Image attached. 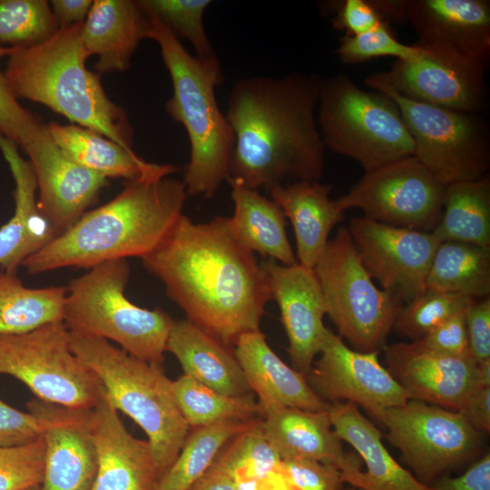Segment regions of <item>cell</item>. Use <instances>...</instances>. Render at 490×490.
<instances>
[{
    "label": "cell",
    "instance_id": "6da1fadb",
    "mask_svg": "<svg viewBox=\"0 0 490 490\" xmlns=\"http://www.w3.org/2000/svg\"><path fill=\"white\" fill-rule=\"evenodd\" d=\"M142 260L187 320L233 348L260 329L271 299L269 278L254 253L233 235L229 218L194 222L184 214Z\"/></svg>",
    "mask_w": 490,
    "mask_h": 490
},
{
    "label": "cell",
    "instance_id": "7a4b0ae2",
    "mask_svg": "<svg viewBox=\"0 0 490 490\" xmlns=\"http://www.w3.org/2000/svg\"><path fill=\"white\" fill-rule=\"evenodd\" d=\"M320 79L299 73L239 80L226 118L234 133L228 179L265 191L319 181L324 149L317 122Z\"/></svg>",
    "mask_w": 490,
    "mask_h": 490
},
{
    "label": "cell",
    "instance_id": "3957f363",
    "mask_svg": "<svg viewBox=\"0 0 490 490\" xmlns=\"http://www.w3.org/2000/svg\"><path fill=\"white\" fill-rule=\"evenodd\" d=\"M172 164L152 163L105 204L87 211L66 231L23 264L31 275L64 268L91 269L131 257L142 259L181 216L188 197Z\"/></svg>",
    "mask_w": 490,
    "mask_h": 490
},
{
    "label": "cell",
    "instance_id": "277c9868",
    "mask_svg": "<svg viewBox=\"0 0 490 490\" xmlns=\"http://www.w3.org/2000/svg\"><path fill=\"white\" fill-rule=\"evenodd\" d=\"M82 25L60 28L33 46L15 47L7 57L5 78L18 100L41 103L132 151L133 129L126 112L106 94L101 75L85 65L89 56Z\"/></svg>",
    "mask_w": 490,
    "mask_h": 490
},
{
    "label": "cell",
    "instance_id": "5b68a950",
    "mask_svg": "<svg viewBox=\"0 0 490 490\" xmlns=\"http://www.w3.org/2000/svg\"><path fill=\"white\" fill-rule=\"evenodd\" d=\"M147 15V39L159 45L172 83L166 112L184 127L190 142L182 180L187 195L212 197L228 178L235 142L215 94L223 76L220 61L216 54L208 59L192 55L165 24Z\"/></svg>",
    "mask_w": 490,
    "mask_h": 490
},
{
    "label": "cell",
    "instance_id": "8992f818",
    "mask_svg": "<svg viewBox=\"0 0 490 490\" xmlns=\"http://www.w3.org/2000/svg\"><path fill=\"white\" fill-rule=\"evenodd\" d=\"M69 332L74 354L93 372L114 408L146 434L162 476L191 430L176 402L172 380L162 366L135 358L106 339Z\"/></svg>",
    "mask_w": 490,
    "mask_h": 490
},
{
    "label": "cell",
    "instance_id": "52a82bcc",
    "mask_svg": "<svg viewBox=\"0 0 490 490\" xmlns=\"http://www.w3.org/2000/svg\"><path fill=\"white\" fill-rule=\"evenodd\" d=\"M88 270L66 287L63 322L69 331L113 341L130 355L162 366L174 319L161 309L141 308L127 299V260Z\"/></svg>",
    "mask_w": 490,
    "mask_h": 490
},
{
    "label": "cell",
    "instance_id": "ba28073f",
    "mask_svg": "<svg viewBox=\"0 0 490 490\" xmlns=\"http://www.w3.org/2000/svg\"><path fill=\"white\" fill-rule=\"evenodd\" d=\"M317 122L325 147L365 172L414 156L415 145L395 102L359 88L347 74L320 80Z\"/></svg>",
    "mask_w": 490,
    "mask_h": 490
},
{
    "label": "cell",
    "instance_id": "9c48e42d",
    "mask_svg": "<svg viewBox=\"0 0 490 490\" xmlns=\"http://www.w3.org/2000/svg\"><path fill=\"white\" fill-rule=\"evenodd\" d=\"M313 270L338 336L356 350L378 352L394 328L400 300L375 285L348 229L338 228Z\"/></svg>",
    "mask_w": 490,
    "mask_h": 490
},
{
    "label": "cell",
    "instance_id": "30bf717a",
    "mask_svg": "<svg viewBox=\"0 0 490 490\" xmlns=\"http://www.w3.org/2000/svg\"><path fill=\"white\" fill-rule=\"evenodd\" d=\"M398 107L414 141V157L445 185L478 180L489 169V139L477 113L458 112L407 98L366 80Z\"/></svg>",
    "mask_w": 490,
    "mask_h": 490
},
{
    "label": "cell",
    "instance_id": "8fae6325",
    "mask_svg": "<svg viewBox=\"0 0 490 490\" xmlns=\"http://www.w3.org/2000/svg\"><path fill=\"white\" fill-rule=\"evenodd\" d=\"M0 374L23 382L36 398L76 408H92L103 387L74 354L63 321L0 336Z\"/></svg>",
    "mask_w": 490,
    "mask_h": 490
},
{
    "label": "cell",
    "instance_id": "7c38bea8",
    "mask_svg": "<svg viewBox=\"0 0 490 490\" xmlns=\"http://www.w3.org/2000/svg\"><path fill=\"white\" fill-rule=\"evenodd\" d=\"M383 18L407 23L416 46L431 56L485 74L490 59V2L485 0H370Z\"/></svg>",
    "mask_w": 490,
    "mask_h": 490
},
{
    "label": "cell",
    "instance_id": "4fadbf2b",
    "mask_svg": "<svg viewBox=\"0 0 490 490\" xmlns=\"http://www.w3.org/2000/svg\"><path fill=\"white\" fill-rule=\"evenodd\" d=\"M373 416L387 427L388 440L415 476L428 486L481 448V432L458 411L409 399Z\"/></svg>",
    "mask_w": 490,
    "mask_h": 490
},
{
    "label": "cell",
    "instance_id": "5bb4252c",
    "mask_svg": "<svg viewBox=\"0 0 490 490\" xmlns=\"http://www.w3.org/2000/svg\"><path fill=\"white\" fill-rule=\"evenodd\" d=\"M446 187L409 156L365 172L336 201L344 211L359 209L384 224L432 231L442 214Z\"/></svg>",
    "mask_w": 490,
    "mask_h": 490
},
{
    "label": "cell",
    "instance_id": "9a60e30c",
    "mask_svg": "<svg viewBox=\"0 0 490 490\" xmlns=\"http://www.w3.org/2000/svg\"><path fill=\"white\" fill-rule=\"evenodd\" d=\"M348 231L372 279L400 301L426 291V279L439 241L431 231L353 218Z\"/></svg>",
    "mask_w": 490,
    "mask_h": 490
},
{
    "label": "cell",
    "instance_id": "2e32d148",
    "mask_svg": "<svg viewBox=\"0 0 490 490\" xmlns=\"http://www.w3.org/2000/svg\"><path fill=\"white\" fill-rule=\"evenodd\" d=\"M377 354L348 348L328 328L319 358L306 375L308 383L328 403L349 402L372 416L407 403L408 394L380 363Z\"/></svg>",
    "mask_w": 490,
    "mask_h": 490
},
{
    "label": "cell",
    "instance_id": "e0dca14e",
    "mask_svg": "<svg viewBox=\"0 0 490 490\" xmlns=\"http://www.w3.org/2000/svg\"><path fill=\"white\" fill-rule=\"evenodd\" d=\"M27 409L42 426L44 472L41 490H91L97 473L91 408L35 397L27 403Z\"/></svg>",
    "mask_w": 490,
    "mask_h": 490
},
{
    "label": "cell",
    "instance_id": "ac0fdd59",
    "mask_svg": "<svg viewBox=\"0 0 490 490\" xmlns=\"http://www.w3.org/2000/svg\"><path fill=\"white\" fill-rule=\"evenodd\" d=\"M387 369L410 399L460 411L480 387L477 363L473 358L440 353L417 340L385 348Z\"/></svg>",
    "mask_w": 490,
    "mask_h": 490
},
{
    "label": "cell",
    "instance_id": "d6986e66",
    "mask_svg": "<svg viewBox=\"0 0 490 490\" xmlns=\"http://www.w3.org/2000/svg\"><path fill=\"white\" fill-rule=\"evenodd\" d=\"M271 299L277 302L285 332L288 352L296 370L305 376L319 354L328 328L323 293L314 270L299 262L287 266L264 259Z\"/></svg>",
    "mask_w": 490,
    "mask_h": 490
},
{
    "label": "cell",
    "instance_id": "ffe728a7",
    "mask_svg": "<svg viewBox=\"0 0 490 490\" xmlns=\"http://www.w3.org/2000/svg\"><path fill=\"white\" fill-rule=\"evenodd\" d=\"M97 473L91 490H156L162 477L148 441L134 437L103 388L91 408Z\"/></svg>",
    "mask_w": 490,
    "mask_h": 490
},
{
    "label": "cell",
    "instance_id": "44dd1931",
    "mask_svg": "<svg viewBox=\"0 0 490 490\" xmlns=\"http://www.w3.org/2000/svg\"><path fill=\"white\" fill-rule=\"evenodd\" d=\"M485 75L426 54L416 61H397L388 71L366 80L384 84L421 103L458 112L479 113L486 103Z\"/></svg>",
    "mask_w": 490,
    "mask_h": 490
},
{
    "label": "cell",
    "instance_id": "7402d4cb",
    "mask_svg": "<svg viewBox=\"0 0 490 490\" xmlns=\"http://www.w3.org/2000/svg\"><path fill=\"white\" fill-rule=\"evenodd\" d=\"M263 434L280 459L302 458L338 467L346 484L360 470L359 461L343 450L328 411L268 406L261 408Z\"/></svg>",
    "mask_w": 490,
    "mask_h": 490
},
{
    "label": "cell",
    "instance_id": "603a6c76",
    "mask_svg": "<svg viewBox=\"0 0 490 490\" xmlns=\"http://www.w3.org/2000/svg\"><path fill=\"white\" fill-rule=\"evenodd\" d=\"M18 149L0 134V152L15 181V212L0 228V269L15 275L28 258L56 238L38 209L34 170Z\"/></svg>",
    "mask_w": 490,
    "mask_h": 490
},
{
    "label": "cell",
    "instance_id": "cb8c5ba5",
    "mask_svg": "<svg viewBox=\"0 0 490 490\" xmlns=\"http://www.w3.org/2000/svg\"><path fill=\"white\" fill-rule=\"evenodd\" d=\"M234 355L260 407L281 406L309 411H328L304 374L288 366L270 348L260 329L241 335Z\"/></svg>",
    "mask_w": 490,
    "mask_h": 490
},
{
    "label": "cell",
    "instance_id": "d4e9b609",
    "mask_svg": "<svg viewBox=\"0 0 490 490\" xmlns=\"http://www.w3.org/2000/svg\"><path fill=\"white\" fill-rule=\"evenodd\" d=\"M148 24L139 0H93L81 39L88 56H97L95 73L128 70L141 41L147 39Z\"/></svg>",
    "mask_w": 490,
    "mask_h": 490
},
{
    "label": "cell",
    "instance_id": "484cf974",
    "mask_svg": "<svg viewBox=\"0 0 490 490\" xmlns=\"http://www.w3.org/2000/svg\"><path fill=\"white\" fill-rule=\"evenodd\" d=\"M328 414L338 436L356 450L367 467L348 480L350 486L358 490H433L394 459L379 430L356 405L333 403Z\"/></svg>",
    "mask_w": 490,
    "mask_h": 490
},
{
    "label": "cell",
    "instance_id": "4316f807",
    "mask_svg": "<svg viewBox=\"0 0 490 490\" xmlns=\"http://www.w3.org/2000/svg\"><path fill=\"white\" fill-rule=\"evenodd\" d=\"M331 184L299 181L273 187L268 192L291 222L298 262L313 269L322 255L333 227L344 220Z\"/></svg>",
    "mask_w": 490,
    "mask_h": 490
},
{
    "label": "cell",
    "instance_id": "83f0119b",
    "mask_svg": "<svg viewBox=\"0 0 490 490\" xmlns=\"http://www.w3.org/2000/svg\"><path fill=\"white\" fill-rule=\"evenodd\" d=\"M166 351L199 383L230 397L253 396L233 348L189 320H174Z\"/></svg>",
    "mask_w": 490,
    "mask_h": 490
},
{
    "label": "cell",
    "instance_id": "f1b7e54d",
    "mask_svg": "<svg viewBox=\"0 0 490 490\" xmlns=\"http://www.w3.org/2000/svg\"><path fill=\"white\" fill-rule=\"evenodd\" d=\"M231 187L233 215L229 218L235 238L250 251L282 265H294L298 260L288 240L286 217L271 200L235 180Z\"/></svg>",
    "mask_w": 490,
    "mask_h": 490
},
{
    "label": "cell",
    "instance_id": "f546056e",
    "mask_svg": "<svg viewBox=\"0 0 490 490\" xmlns=\"http://www.w3.org/2000/svg\"><path fill=\"white\" fill-rule=\"evenodd\" d=\"M47 126L54 142L68 159L107 179L133 180L152 165L133 150H126L93 130L56 122Z\"/></svg>",
    "mask_w": 490,
    "mask_h": 490
},
{
    "label": "cell",
    "instance_id": "4dcf8cb0",
    "mask_svg": "<svg viewBox=\"0 0 490 490\" xmlns=\"http://www.w3.org/2000/svg\"><path fill=\"white\" fill-rule=\"evenodd\" d=\"M431 232L439 242L490 249L489 175L446 185L442 214Z\"/></svg>",
    "mask_w": 490,
    "mask_h": 490
},
{
    "label": "cell",
    "instance_id": "1f68e13d",
    "mask_svg": "<svg viewBox=\"0 0 490 490\" xmlns=\"http://www.w3.org/2000/svg\"><path fill=\"white\" fill-rule=\"evenodd\" d=\"M66 287L29 288L0 269V336L63 321Z\"/></svg>",
    "mask_w": 490,
    "mask_h": 490
},
{
    "label": "cell",
    "instance_id": "d6a6232c",
    "mask_svg": "<svg viewBox=\"0 0 490 490\" xmlns=\"http://www.w3.org/2000/svg\"><path fill=\"white\" fill-rule=\"evenodd\" d=\"M426 290L475 299L488 296L490 249L462 242H440L427 273Z\"/></svg>",
    "mask_w": 490,
    "mask_h": 490
},
{
    "label": "cell",
    "instance_id": "836d02e7",
    "mask_svg": "<svg viewBox=\"0 0 490 490\" xmlns=\"http://www.w3.org/2000/svg\"><path fill=\"white\" fill-rule=\"evenodd\" d=\"M256 419L223 421L193 429L156 490H188L208 471L223 448Z\"/></svg>",
    "mask_w": 490,
    "mask_h": 490
},
{
    "label": "cell",
    "instance_id": "e575fe53",
    "mask_svg": "<svg viewBox=\"0 0 490 490\" xmlns=\"http://www.w3.org/2000/svg\"><path fill=\"white\" fill-rule=\"evenodd\" d=\"M15 49L0 45V60L10 56ZM0 134L22 149L34 168L62 154L50 135L47 123L21 105L1 69Z\"/></svg>",
    "mask_w": 490,
    "mask_h": 490
},
{
    "label": "cell",
    "instance_id": "d590c367",
    "mask_svg": "<svg viewBox=\"0 0 490 490\" xmlns=\"http://www.w3.org/2000/svg\"><path fill=\"white\" fill-rule=\"evenodd\" d=\"M172 388L181 415L192 429L230 420L250 421L262 415L253 396H227L186 375L173 380Z\"/></svg>",
    "mask_w": 490,
    "mask_h": 490
},
{
    "label": "cell",
    "instance_id": "8d00e7d4",
    "mask_svg": "<svg viewBox=\"0 0 490 490\" xmlns=\"http://www.w3.org/2000/svg\"><path fill=\"white\" fill-rule=\"evenodd\" d=\"M212 465L234 480L261 483L274 475H280L281 459L267 441L261 420L256 419L223 448Z\"/></svg>",
    "mask_w": 490,
    "mask_h": 490
},
{
    "label": "cell",
    "instance_id": "74e56055",
    "mask_svg": "<svg viewBox=\"0 0 490 490\" xmlns=\"http://www.w3.org/2000/svg\"><path fill=\"white\" fill-rule=\"evenodd\" d=\"M59 30L46 0H0V45L29 47Z\"/></svg>",
    "mask_w": 490,
    "mask_h": 490
},
{
    "label": "cell",
    "instance_id": "f35d334b",
    "mask_svg": "<svg viewBox=\"0 0 490 490\" xmlns=\"http://www.w3.org/2000/svg\"><path fill=\"white\" fill-rule=\"evenodd\" d=\"M144 11L165 24L176 38L187 40L195 56L216 54L205 31L203 17L210 0H139Z\"/></svg>",
    "mask_w": 490,
    "mask_h": 490
},
{
    "label": "cell",
    "instance_id": "ab89813d",
    "mask_svg": "<svg viewBox=\"0 0 490 490\" xmlns=\"http://www.w3.org/2000/svg\"><path fill=\"white\" fill-rule=\"evenodd\" d=\"M466 295L426 290L400 309L394 328L398 334L417 340L475 300Z\"/></svg>",
    "mask_w": 490,
    "mask_h": 490
},
{
    "label": "cell",
    "instance_id": "60d3db41",
    "mask_svg": "<svg viewBox=\"0 0 490 490\" xmlns=\"http://www.w3.org/2000/svg\"><path fill=\"white\" fill-rule=\"evenodd\" d=\"M336 54L343 63L358 64L386 56L395 57L397 61H416L427 53L416 44L399 42L385 21L367 33L345 34L339 39Z\"/></svg>",
    "mask_w": 490,
    "mask_h": 490
},
{
    "label": "cell",
    "instance_id": "b9f144b4",
    "mask_svg": "<svg viewBox=\"0 0 490 490\" xmlns=\"http://www.w3.org/2000/svg\"><path fill=\"white\" fill-rule=\"evenodd\" d=\"M44 444L41 438L22 446L0 447V490H25L42 485Z\"/></svg>",
    "mask_w": 490,
    "mask_h": 490
},
{
    "label": "cell",
    "instance_id": "7bdbcfd3",
    "mask_svg": "<svg viewBox=\"0 0 490 490\" xmlns=\"http://www.w3.org/2000/svg\"><path fill=\"white\" fill-rule=\"evenodd\" d=\"M280 475L296 490H344L342 472L318 460L281 459Z\"/></svg>",
    "mask_w": 490,
    "mask_h": 490
},
{
    "label": "cell",
    "instance_id": "ee69618b",
    "mask_svg": "<svg viewBox=\"0 0 490 490\" xmlns=\"http://www.w3.org/2000/svg\"><path fill=\"white\" fill-rule=\"evenodd\" d=\"M466 309L453 315L417 341L440 353L472 358L465 321Z\"/></svg>",
    "mask_w": 490,
    "mask_h": 490
},
{
    "label": "cell",
    "instance_id": "f6af8a7d",
    "mask_svg": "<svg viewBox=\"0 0 490 490\" xmlns=\"http://www.w3.org/2000/svg\"><path fill=\"white\" fill-rule=\"evenodd\" d=\"M42 437L39 420L0 398V447L25 445Z\"/></svg>",
    "mask_w": 490,
    "mask_h": 490
},
{
    "label": "cell",
    "instance_id": "bcb514c9",
    "mask_svg": "<svg viewBox=\"0 0 490 490\" xmlns=\"http://www.w3.org/2000/svg\"><path fill=\"white\" fill-rule=\"evenodd\" d=\"M333 4L332 26L348 35H358L379 26L384 18L370 0H346ZM333 11V12H334Z\"/></svg>",
    "mask_w": 490,
    "mask_h": 490
},
{
    "label": "cell",
    "instance_id": "7dc6e473",
    "mask_svg": "<svg viewBox=\"0 0 490 490\" xmlns=\"http://www.w3.org/2000/svg\"><path fill=\"white\" fill-rule=\"evenodd\" d=\"M469 350L476 363L490 360V299H475L465 315Z\"/></svg>",
    "mask_w": 490,
    "mask_h": 490
},
{
    "label": "cell",
    "instance_id": "c3c4849f",
    "mask_svg": "<svg viewBox=\"0 0 490 490\" xmlns=\"http://www.w3.org/2000/svg\"><path fill=\"white\" fill-rule=\"evenodd\" d=\"M433 490H490V453L487 451L462 475L437 478Z\"/></svg>",
    "mask_w": 490,
    "mask_h": 490
},
{
    "label": "cell",
    "instance_id": "681fc988",
    "mask_svg": "<svg viewBox=\"0 0 490 490\" xmlns=\"http://www.w3.org/2000/svg\"><path fill=\"white\" fill-rule=\"evenodd\" d=\"M460 412L479 432H490V387H477L467 398Z\"/></svg>",
    "mask_w": 490,
    "mask_h": 490
},
{
    "label": "cell",
    "instance_id": "f907efd6",
    "mask_svg": "<svg viewBox=\"0 0 490 490\" xmlns=\"http://www.w3.org/2000/svg\"><path fill=\"white\" fill-rule=\"evenodd\" d=\"M49 4L60 29L83 24L93 0H52Z\"/></svg>",
    "mask_w": 490,
    "mask_h": 490
},
{
    "label": "cell",
    "instance_id": "816d5d0a",
    "mask_svg": "<svg viewBox=\"0 0 490 490\" xmlns=\"http://www.w3.org/2000/svg\"><path fill=\"white\" fill-rule=\"evenodd\" d=\"M188 490H237L232 476L212 465Z\"/></svg>",
    "mask_w": 490,
    "mask_h": 490
},
{
    "label": "cell",
    "instance_id": "f5cc1de1",
    "mask_svg": "<svg viewBox=\"0 0 490 490\" xmlns=\"http://www.w3.org/2000/svg\"><path fill=\"white\" fill-rule=\"evenodd\" d=\"M234 481L237 490H260V482L249 479H236Z\"/></svg>",
    "mask_w": 490,
    "mask_h": 490
},
{
    "label": "cell",
    "instance_id": "db71d44e",
    "mask_svg": "<svg viewBox=\"0 0 490 490\" xmlns=\"http://www.w3.org/2000/svg\"><path fill=\"white\" fill-rule=\"evenodd\" d=\"M25 490H41V486H34V487H31V488H28V489H25Z\"/></svg>",
    "mask_w": 490,
    "mask_h": 490
},
{
    "label": "cell",
    "instance_id": "11a10c76",
    "mask_svg": "<svg viewBox=\"0 0 490 490\" xmlns=\"http://www.w3.org/2000/svg\"><path fill=\"white\" fill-rule=\"evenodd\" d=\"M344 490H355V488L351 486L350 488L344 489Z\"/></svg>",
    "mask_w": 490,
    "mask_h": 490
}]
</instances>
